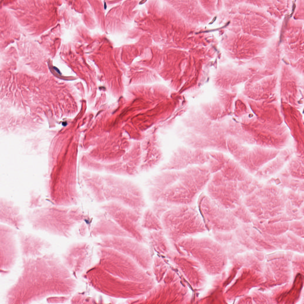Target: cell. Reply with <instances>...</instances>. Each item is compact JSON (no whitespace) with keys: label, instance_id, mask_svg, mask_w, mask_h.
<instances>
[{"label":"cell","instance_id":"obj_2","mask_svg":"<svg viewBox=\"0 0 304 304\" xmlns=\"http://www.w3.org/2000/svg\"><path fill=\"white\" fill-rule=\"evenodd\" d=\"M197 203L207 230L227 232L235 228V218L231 210L223 208L206 194L200 196Z\"/></svg>","mask_w":304,"mask_h":304},{"label":"cell","instance_id":"obj_1","mask_svg":"<svg viewBox=\"0 0 304 304\" xmlns=\"http://www.w3.org/2000/svg\"><path fill=\"white\" fill-rule=\"evenodd\" d=\"M163 230L171 239L207 230L198 210L192 205L171 206L161 218Z\"/></svg>","mask_w":304,"mask_h":304},{"label":"cell","instance_id":"obj_3","mask_svg":"<svg viewBox=\"0 0 304 304\" xmlns=\"http://www.w3.org/2000/svg\"><path fill=\"white\" fill-rule=\"evenodd\" d=\"M54 205L37 208L29 211L27 219L32 228L54 234H61L66 230L64 209Z\"/></svg>","mask_w":304,"mask_h":304},{"label":"cell","instance_id":"obj_7","mask_svg":"<svg viewBox=\"0 0 304 304\" xmlns=\"http://www.w3.org/2000/svg\"><path fill=\"white\" fill-rule=\"evenodd\" d=\"M40 196L33 194V192L31 193L29 202V206L33 208L40 207Z\"/></svg>","mask_w":304,"mask_h":304},{"label":"cell","instance_id":"obj_10","mask_svg":"<svg viewBox=\"0 0 304 304\" xmlns=\"http://www.w3.org/2000/svg\"><path fill=\"white\" fill-rule=\"evenodd\" d=\"M67 125V123L66 122H63L62 123V125L64 126H66Z\"/></svg>","mask_w":304,"mask_h":304},{"label":"cell","instance_id":"obj_6","mask_svg":"<svg viewBox=\"0 0 304 304\" xmlns=\"http://www.w3.org/2000/svg\"><path fill=\"white\" fill-rule=\"evenodd\" d=\"M141 225L143 229L150 232L163 230L161 220L150 208L147 209L142 213Z\"/></svg>","mask_w":304,"mask_h":304},{"label":"cell","instance_id":"obj_8","mask_svg":"<svg viewBox=\"0 0 304 304\" xmlns=\"http://www.w3.org/2000/svg\"><path fill=\"white\" fill-rule=\"evenodd\" d=\"M53 68L55 70H56V71L57 72H58L59 74H61L60 71L57 68H56V67L54 66L53 67Z\"/></svg>","mask_w":304,"mask_h":304},{"label":"cell","instance_id":"obj_9","mask_svg":"<svg viewBox=\"0 0 304 304\" xmlns=\"http://www.w3.org/2000/svg\"><path fill=\"white\" fill-rule=\"evenodd\" d=\"M146 1H147L146 0V1H145V0L141 1H140V2L139 4H142L144 3H145V2H146Z\"/></svg>","mask_w":304,"mask_h":304},{"label":"cell","instance_id":"obj_5","mask_svg":"<svg viewBox=\"0 0 304 304\" xmlns=\"http://www.w3.org/2000/svg\"><path fill=\"white\" fill-rule=\"evenodd\" d=\"M0 222L18 230L24 225V218L20 207L12 200L0 198Z\"/></svg>","mask_w":304,"mask_h":304},{"label":"cell","instance_id":"obj_4","mask_svg":"<svg viewBox=\"0 0 304 304\" xmlns=\"http://www.w3.org/2000/svg\"><path fill=\"white\" fill-rule=\"evenodd\" d=\"M233 186L230 180L213 178L208 184L206 195L223 208L231 210L236 200Z\"/></svg>","mask_w":304,"mask_h":304}]
</instances>
